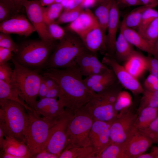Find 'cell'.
<instances>
[{
    "label": "cell",
    "instance_id": "cell-1",
    "mask_svg": "<svg viewBox=\"0 0 158 158\" xmlns=\"http://www.w3.org/2000/svg\"><path fill=\"white\" fill-rule=\"evenodd\" d=\"M43 76L57 83L60 89L58 100L65 109L73 114L95 95L86 85L79 66L75 63L63 68H48Z\"/></svg>",
    "mask_w": 158,
    "mask_h": 158
},
{
    "label": "cell",
    "instance_id": "cell-2",
    "mask_svg": "<svg viewBox=\"0 0 158 158\" xmlns=\"http://www.w3.org/2000/svg\"><path fill=\"white\" fill-rule=\"evenodd\" d=\"M11 59L14 68L10 84L16 90L20 98L33 109L38 96L42 75L37 71L20 64L13 58Z\"/></svg>",
    "mask_w": 158,
    "mask_h": 158
},
{
    "label": "cell",
    "instance_id": "cell-3",
    "mask_svg": "<svg viewBox=\"0 0 158 158\" xmlns=\"http://www.w3.org/2000/svg\"><path fill=\"white\" fill-rule=\"evenodd\" d=\"M0 128L5 135L25 142L24 131L27 114L25 107L6 99H0Z\"/></svg>",
    "mask_w": 158,
    "mask_h": 158
},
{
    "label": "cell",
    "instance_id": "cell-4",
    "mask_svg": "<svg viewBox=\"0 0 158 158\" xmlns=\"http://www.w3.org/2000/svg\"><path fill=\"white\" fill-rule=\"evenodd\" d=\"M87 49L80 37L68 30L59 40L47 62L48 68H63L76 63V58Z\"/></svg>",
    "mask_w": 158,
    "mask_h": 158
},
{
    "label": "cell",
    "instance_id": "cell-5",
    "mask_svg": "<svg viewBox=\"0 0 158 158\" xmlns=\"http://www.w3.org/2000/svg\"><path fill=\"white\" fill-rule=\"evenodd\" d=\"M56 40L45 41L42 40L25 41L18 45L15 54L17 62L25 67H40L47 61L58 43Z\"/></svg>",
    "mask_w": 158,
    "mask_h": 158
},
{
    "label": "cell",
    "instance_id": "cell-6",
    "mask_svg": "<svg viewBox=\"0 0 158 158\" xmlns=\"http://www.w3.org/2000/svg\"><path fill=\"white\" fill-rule=\"evenodd\" d=\"M27 111L24 135L31 158L42 151L47 139L50 129L57 118L53 119L41 117L37 113Z\"/></svg>",
    "mask_w": 158,
    "mask_h": 158
},
{
    "label": "cell",
    "instance_id": "cell-7",
    "mask_svg": "<svg viewBox=\"0 0 158 158\" xmlns=\"http://www.w3.org/2000/svg\"><path fill=\"white\" fill-rule=\"evenodd\" d=\"M114 85L94 96L84 106L94 120L105 122L110 125L117 117L114 105L120 91Z\"/></svg>",
    "mask_w": 158,
    "mask_h": 158
},
{
    "label": "cell",
    "instance_id": "cell-8",
    "mask_svg": "<svg viewBox=\"0 0 158 158\" xmlns=\"http://www.w3.org/2000/svg\"><path fill=\"white\" fill-rule=\"evenodd\" d=\"M93 121L84 106L74 113L69 124L65 148L90 145L89 135Z\"/></svg>",
    "mask_w": 158,
    "mask_h": 158
},
{
    "label": "cell",
    "instance_id": "cell-9",
    "mask_svg": "<svg viewBox=\"0 0 158 158\" xmlns=\"http://www.w3.org/2000/svg\"><path fill=\"white\" fill-rule=\"evenodd\" d=\"M65 109L64 113L56 119L50 128L42 151L59 156L66 147L68 127L74 114Z\"/></svg>",
    "mask_w": 158,
    "mask_h": 158
},
{
    "label": "cell",
    "instance_id": "cell-10",
    "mask_svg": "<svg viewBox=\"0 0 158 158\" xmlns=\"http://www.w3.org/2000/svg\"><path fill=\"white\" fill-rule=\"evenodd\" d=\"M138 114L131 107L118 114L109 125L110 138L111 142L124 143L136 130L135 123Z\"/></svg>",
    "mask_w": 158,
    "mask_h": 158
},
{
    "label": "cell",
    "instance_id": "cell-11",
    "mask_svg": "<svg viewBox=\"0 0 158 158\" xmlns=\"http://www.w3.org/2000/svg\"><path fill=\"white\" fill-rule=\"evenodd\" d=\"M102 62L111 67L117 80L125 89L135 95L143 93L144 89L138 79L131 74L114 57L107 54L103 58Z\"/></svg>",
    "mask_w": 158,
    "mask_h": 158
},
{
    "label": "cell",
    "instance_id": "cell-12",
    "mask_svg": "<svg viewBox=\"0 0 158 158\" xmlns=\"http://www.w3.org/2000/svg\"><path fill=\"white\" fill-rule=\"evenodd\" d=\"M27 16L41 39L45 41L54 40L48 31L45 21L43 8L38 0H26L23 4Z\"/></svg>",
    "mask_w": 158,
    "mask_h": 158
},
{
    "label": "cell",
    "instance_id": "cell-13",
    "mask_svg": "<svg viewBox=\"0 0 158 158\" xmlns=\"http://www.w3.org/2000/svg\"><path fill=\"white\" fill-rule=\"evenodd\" d=\"M90 146L96 155L100 154L111 142L109 125L98 120H94L89 133Z\"/></svg>",
    "mask_w": 158,
    "mask_h": 158
},
{
    "label": "cell",
    "instance_id": "cell-14",
    "mask_svg": "<svg viewBox=\"0 0 158 158\" xmlns=\"http://www.w3.org/2000/svg\"><path fill=\"white\" fill-rule=\"evenodd\" d=\"M75 62L83 75L86 77L101 73L109 69L106 65L99 61L96 53L87 49L76 58Z\"/></svg>",
    "mask_w": 158,
    "mask_h": 158
},
{
    "label": "cell",
    "instance_id": "cell-15",
    "mask_svg": "<svg viewBox=\"0 0 158 158\" xmlns=\"http://www.w3.org/2000/svg\"><path fill=\"white\" fill-rule=\"evenodd\" d=\"M1 32L27 37L36 31L34 27L23 15L19 13L0 23Z\"/></svg>",
    "mask_w": 158,
    "mask_h": 158
},
{
    "label": "cell",
    "instance_id": "cell-16",
    "mask_svg": "<svg viewBox=\"0 0 158 158\" xmlns=\"http://www.w3.org/2000/svg\"><path fill=\"white\" fill-rule=\"evenodd\" d=\"M120 17L119 8L115 0H112L106 35V46L107 54L114 57L117 33L120 23Z\"/></svg>",
    "mask_w": 158,
    "mask_h": 158
},
{
    "label": "cell",
    "instance_id": "cell-17",
    "mask_svg": "<svg viewBox=\"0 0 158 158\" xmlns=\"http://www.w3.org/2000/svg\"><path fill=\"white\" fill-rule=\"evenodd\" d=\"M124 143L128 158H137L144 153L153 144L149 138L137 130L131 135Z\"/></svg>",
    "mask_w": 158,
    "mask_h": 158
},
{
    "label": "cell",
    "instance_id": "cell-18",
    "mask_svg": "<svg viewBox=\"0 0 158 158\" xmlns=\"http://www.w3.org/2000/svg\"><path fill=\"white\" fill-rule=\"evenodd\" d=\"M37 114L49 119H57L65 109L57 99L44 97L37 101L33 108Z\"/></svg>",
    "mask_w": 158,
    "mask_h": 158
},
{
    "label": "cell",
    "instance_id": "cell-19",
    "mask_svg": "<svg viewBox=\"0 0 158 158\" xmlns=\"http://www.w3.org/2000/svg\"><path fill=\"white\" fill-rule=\"evenodd\" d=\"M106 35L98 24L80 37L88 50L96 53L101 49L107 50Z\"/></svg>",
    "mask_w": 158,
    "mask_h": 158
},
{
    "label": "cell",
    "instance_id": "cell-20",
    "mask_svg": "<svg viewBox=\"0 0 158 158\" xmlns=\"http://www.w3.org/2000/svg\"><path fill=\"white\" fill-rule=\"evenodd\" d=\"M119 28L127 40L133 46L158 59L154 47L136 30L126 27L123 20Z\"/></svg>",
    "mask_w": 158,
    "mask_h": 158
},
{
    "label": "cell",
    "instance_id": "cell-21",
    "mask_svg": "<svg viewBox=\"0 0 158 158\" xmlns=\"http://www.w3.org/2000/svg\"><path fill=\"white\" fill-rule=\"evenodd\" d=\"M98 24L93 13L89 8H86L76 19L70 23L67 28L80 37Z\"/></svg>",
    "mask_w": 158,
    "mask_h": 158
},
{
    "label": "cell",
    "instance_id": "cell-22",
    "mask_svg": "<svg viewBox=\"0 0 158 158\" xmlns=\"http://www.w3.org/2000/svg\"><path fill=\"white\" fill-rule=\"evenodd\" d=\"M132 75L138 79L147 71V56L135 51L123 65Z\"/></svg>",
    "mask_w": 158,
    "mask_h": 158
},
{
    "label": "cell",
    "instance_id": "cell-23",
    "mask_svg": "<svg viewBox=\"0 0 158 158\" xmlns=\"http://www.w3.org/2000/svg\"><path fill=\"white\" fill-rule=\"evenodd\" d=\"M0 150L17 156L19 158H31L25 142L10 136L5 135V139Z\"/></svg>",
    "mask_w": 158,
    "mask_h": 158
},
{
    "label": "cell",
    "instance_id": "cell-24",
    "mask_svg": "<svg viewBox=\"0 0 158 158\" xmlns=\"http://www.w3.org/2000/svg\"><path fill=\"white\" fill-rule=\"evenodd\" d=\"M133 46L126 39L120 29L115 44L114 58L118 63L125 61L135 51Z\"/></svg>",
    "mask_w": 158,
    "mask_h": 158
},
{
    "label": "cell",
    "instance_id": "cell-25",
    "mask_svg": "<svg viewBox=\"0 0 158 158\" xmlns=\"http://www.w3.org/2000/svg\"><path fill=\"white\" fill-rule=\"evenodd\" d=\"M138 112L135 127L138 130L147 127L158 116V108L145 107Z\"/></svg>",
    "mask_w": 158,
    "mask_h": 158
},
{
    "label": "cell",
    "instance_id": "cell-26",
    "mask_svg": "<svg viewBox=\"0 0 158 158\" xmlns=\"http://www.w3.org/2000/svg\"><path fill=\"white\" fill-rule=\"evenodd\" d=\"M96 155L91 147H65L58 158H96Z\"/></svg>",
    "mask_w": 158,
    "mask_h": 158
},
{
    "label": "cell",
    "instance_id": "cell-27",
    "mask_svg": "<svg viewBox=\"0 0 158 158\" xmlns=\"http://www.w3.org/2000/svg\"><path fill=\"white\" fill-rule=\"evenodd\" d=\"M0 99H6L19 103L23 105L26 110L36 113L28 106L20 98L16 90L10 84L0 80Z\"/></svg>",
    "mask_w": 158,
    "mask_h": 158
},
{
    "label": "cell",
    "instance_id": "cell-28",
    "mask_svg": "<svg viewBox=\"0 0 158 158\" xmlns=\"http://www.w3.org/2000/svg\"><path fill=\"white\" fill-rule=\"evenodd\" d=\"M112 1L108 0L98 4L93 13L99 25L105 34L107 30Z\"/></svg>",
    "mask_w": 158,
    "mask_h": 158
},
{
    "label": "cell",
    "instance_id": "cell-29",
    "mask_svg": "<svg viewBox=\"0 0 158 158\" xmlns=\"http://www.w3.org/2000/svg\"><path fill=\"white\" fill-rule=\"evenodd\" d=\"M96 158H128L125 143L111 142Z\"/></svg>",
    "mask_w": 158,
    "mask_h": 158
},
{
    "label": "cell",
    "instance_id": "cell-30",
    "mask_svg": "<svg viewBox=\"0 0 158 158\" xmlns=\"http://www.w3.org/2000/svg\"><path fill=\"white\" fill-rule=\"evenodd\" d=\"M149 8H154L151 6L142 5L132 10L123 19L125 25L128 28L137 30L144 12Z\"/></svg>",
    "mask_w": 158,
    "mask_h": 158
},
{
    "label": "cell",
    "instance_id": "cell-31",
    "mask_svg": "<svg viewBox=\"0 0 158 158\" xmlns=\"http://www.w3.org/2000/svg\"><path fill=\"white\" fill-rule=\"evenodd\" d=\"M19 11L12 0H0V22L18 14Z\"/></svg>",
    "mask_w": 158,
    "mask_h": 158
},
{
    "label": "cell",
    "instance_id": "cell-32",
    "mask_svg": "<svg viewBox=\"0 0 158 158\" xmlns=\"http://www.w3.org/2000/svg\"><path fill=\"white\" fill-rule=\"evenodd\" d=\"M132 104L130 94L126 91H120L118 93L114 105V109L117 115L129 108Z\"/></svg>",
    "mask_w": 158,
    "mask_h": 158
},
{
    "label": "cell",
    "instance_id": "cell-33",
    "mask_svg": "<svg viewBox=\"0 0 158 158\" xmlns=\"http://www.w3.org/2000/svg\"><path fill=\"white\" fill-rule=\"evenodd\" d=\"M63 9L64 7L61 3H54L46 7H43V14L46 24L56 21Z\"/></svg>",
    "mask_w": 158,
    "mask_h": 158
},
{
    "label": "cell",
    "instance_id": "cell-34",
    "mask_svg": "<svg viewBox=\"0 0 158 158\" xmlns=\"http://www.w3.org/2000/svg\"><path fill=\"white\" fill-rule=\"evenodd\" d=\"M138 110L145 107L158 108V91L144 90Z\"/></svg>",
    "mask_w": 158,
    "mask_h": 158
},
{
    "label": "cell",
    "instance_id": "cell-35",
    "mask_svg": "<svg viewBox=\"0 0 158 158\" xmlns=\"http://www.w3.org/2000/svg\"><path fill=\"white\" fill-rule=\"evenodd\" d=\"M84 9L82 6L80 5L71 9H64L63 11L56 22L59 24L71 23L76 19Z\"/></svg>",
    "mask_w": 158,
    "mask_h": 158
},
{
    "label": "cell",
    "instance_id": "cell-36",
    "mask_svg": "<svg viewBox=\"0 0 158 158\" xmlns=\"http://www.w3.org/2000/svg\"><path fill=\"white\" fill-rule=\"evenodd\" d=\"M157 17L158 11L154 8H147L144 12L140 24L136 30L142 35L148 26Z\"/></svg>",
    "mask_w": 158,
    "mask_h": 158
},
{
    "label": "cell",
    "instance_id": "cell-37",
    "mask_svg": "<svg viewBox=\"0 0 158 158\" xmlns=\"http://www.w3.org/2000/svg\"><path fill=\"white\" fill-rule=\"evenodd\" d=\"M142 35L154 47L158 39V17L148 26Z\"/></svg>",
    "mask_w": 158,
    "mask_h": 158
},
{
    "label": "cell",
    "instance_id": "cell-38",
    "mask_svg": "<svg viewBox=\"0 0 158 158\" xmlns=\"http://www.w3.org/2000/svg\"><path fill=\"white\" fill-rule=\"evenodd\" d=\"M114 73L112 70L109 68L103 73L86 76L84 81L86 85L90 89L94 85L102 82Z\"/></svg>",
    "mask_w": 158,
    "mask_h": 158
},
{
    "label": "cell",
    "instance_id": "cell-39",
    "mask_svg": "<svg viewBox=\"0 0 158 158\" xmlns=\"http://www.w3.org/2000/svg\"><path fill=\"white\" fill-rule=\"evenodd\" d=\"M152 141L158 144V116L146 128L139 130Z\"/></svg>",
    "mask_w": 158,
    "mask_h": 158
},
{
    "label": "cell",
    "instance_id": "cell-40",
    "mask_svg": "<svg viewBox=\"0 0 158 158\" xmlns=\"http://www.w3.org/2000/svg\"><path fill=\"white\" fill-rule=\"evenodd\" d=\"M48 31L52 38L55 40H60L65 36L66 31L56 21L46 24Z\"/></svg>",
    "mask_w": 158,
    "mask_h": 158
},
{
    "label": "cell",
    "instance_id": "cell-41",
    "mask_svg": "<svg viewBox=\"0 0 158 158\" xmlns=\"http://www.w3.org/2000/svg\"><path fill=\"white\" fill-rule=\"evenodd\" d=\"M0 47L8 49L15 54L18 49V45L14 42L10 34L2 32L0 33Z\"/></svg>",
    "mask_w": 158,
    "mask_h": 158
},
{
    "label": "cell",
    "instance_id": "cell-42",
    "mask_svg": "<svg viewBox=\"0 0 158 158\" xmlns=\"http://www.w3.org/2000/svg\"><path fill=\"white\" fill-rule=\"evenodd\" d=\"M13 73V70L7 63L0 64V80L10 84Z\"/></svg>",
    "mask_w": 158,
    "mask_h": 158
},
{
    "label": "cell",
    "instance_id": "cell-43",
    "mask_svg": "<svg viewBox=\"0 0 158 158\" xmlns=\"http://www.w3.org/2000/svg\"><path fill=\"white\" fill-rule=\"evenodd\" d=\"M143 85L144 90L158 91V77L150 74L145 80Z\"/></svg>",
    "mask_w": 158,
    "mask_h": 158
},
{
    "label": "cell",
    "instance_id": "cell-44",
    "mask_svg": "<svg viewBox=\"0 0 158 158\" xmlns=\"http://www.w3.org/2000/svg\"><path fill=\"white\" fill-rule=\"evenodd\" d=\"M147 71L150 74L158 77V59L154 57L147 56Z\"/></svg>",
    "mask_w": 158,
    "mask_h": 158
},
{
    "label": "cell",
    "instance_id": "cell-45",
    "mask_svg": "<svg viewBox=\"0 0 158 158\" xmlns=\"http://www.w3.org/2000/svg\"><path fill=\"white\" fill-rule=\"evenodd\" d=\"M13 52L10 50L0 47V64L7 63L12 58Z\"/></svg>",
    "mask_w": 158,
    "mask_h": 158
},
{
    "label": "cell",
    "instance_id": "cell-46",
    "mask_svg": "<svg viewBox=\"0 0 158 158\" xmlns=\"http://www.w3.org/2000/svg\"><path fill=\"white\" fill-rule=\"evenodd\" d=\"M119 8L143 5L139 0H115Z\"/></svg>",
    "mask_w": 158,
    "mask_h": 158
},
{
    "label": "cell",
    "instance_id": "cell-47",
    "mask_svg": "<svg viewBox=\"0 0 158 158\" xmlns=\"http://www.w3.org/2000/svg\"><path fill=\"white\" fill-rule=\"evenodd\" d=\"M60 93V89L57 84L49 89L45 97L57 99L59 98Z\"/></svg>",
    "mask_w": 158,
    "mask_h": 158
},
{
    "label": "cell",
    "instance_id": "cell-48",
    "mask_svg": "<svg viewBox=\"0 0 158 158\" xmlns=\"http://www.w3.org/2000/svg\"><path fill=\"white\" fill-rule=\"evenodd\" d=\"M49 89L44 80L42 75L41 81L38 91V97L40 99L45 97Z\"/></svg>",
    "mask_w": 158,
    "mask_h": 158
},
{
    "label": "cell",
    "instance_id": "cell-49",
    "mask_svg": "<svg viewBox=\"0 0 158 158\" xmlns=\"http://www.w3.org/2000/svg\"><path fill=\"white\" fill-rule=\"evenodd\" d=\"M59 156L45 151H42L34 155L32 158H58Z\"/></svg>",
    "mask_w": 158,
    "mask_h": 158
},
{
    "label": "cell",
    "instance_id": "cell-50",
    "mask_svg": "<svg viewBox=\"0 0 158 158\" xmlns=\"http://www.w3.org/2000/svg\"><path fill=\"white\" fill-rule=\"evenodd\" d=\"M84 0H69L68 8L66 9H71L76 8L82 4Z\"/></svg>",
    "mask_w": 158,
    "mask_h": 158
},
{
    "label": "cell",
    "instance_id": "cell-51",
    "mask_svg": "<svg viewBox=\"0 0 158 158\" xmlns=\"http://www.w3.org/2000/svg\"><path fill=\"white\" fill-rule=\"evenodd\" d=\"M42 76L44 80L49 89L53 87L57 84L56 81L53 79L43 75Z\"/></svg>",
    "mask_w": 158,
    "mask_h": 158
},
{
    "label": "cell",
    "instance_id": "cell-52",
    "mask_svg": "<svg viewBox=\"0 0 158 158\" xmlns=\"http://www.w3.org/2000/svg\"><path fill=\"white\" fill-rule=\"evenodd\" d=\"M143 5L150 6L154 8L158 5V0H139Z\"/></svg>",
    "mask_w": 158,
    "mask_h": 158
},
{
    "label": "cell",
    "instance_id": "cell-53",
    "mask_svg": "<svg viewBox=\"0 0 158 158\" xmlns=\"http://www.w3.org/2000/svg\"><path fill=\"white\" fill-rule=\"evenodd\" d=\"M96 4L95 0H84L81 5L84 8H89Z\"/></svg>",
    "mask_w": 158,
    "mask_h": 158
},
{
    "label": "cell",
    "instance_id": "cell-54",
    "mask_svg": "<svg viewBox=\"0 0 158 158\" xmlns=\"http://www.w3.org/2000/svg\"><path fill=\"white\" fill-rule=\"evenodd\" d=\"M0 158H19L16 156L5 152L2 150H0Z\"/></svg>",
    "mask_w": 158,
    "mask_h": 158
},
{
    "label": "cell",
    "instance_id": "cell-55",
    "mask_svg": "<svg viewBox=\"0 0 158 158\" xmlns=\"http://www.w3.org/2000/svg\"><path fill=\"white\" fill-rule=\"evenodd\" d=\"M16 4L18 9L20 11L23 7L24 2L28 0H12Z\"/></svg>",
    "mask_w": 158,
    "mask_h": 158
},
{
    "label": "cell",
    "instance_id": "cell-56",
    "mask_svg": "<svg viewBox=\"0 0 158 158\" xmlns=\"http://www.w3.org/2000/svg\"><path fill=\"white\" fill-rule=\"evenodd\" d=\"M41 5L44 7L55 3V0H38Z\"/></svg>",
    "mask_w": 158,
    "mask_h": 158
},
{
    "label": "cell",
    "instance_id": "cell-57",
    "mask_svg": "<svg viewBox=\"0 0 158 158\" xmlns=\"http://www.w3.org/2000/svg\"><path fill=\"white\" fill-rule=\"evenodd\" d=\"M154 158H158V147H154L152 149L150 152Z\"/></svg>",
    "mask_w": 158,
    "mask_h": 158
},
{
    "label": "cell",
    "instance_id": "cell-58",
    "mask_svg": "<svg viewBox=\"0 0 158 158\" xmlns=\"http://www.w3.org/2000/svg\"><path fill=\"white\" fill-rule=\"evenodd\" d=\"M5 139L4 133L1 128H0V149H1L3 143Z\"/></svg>",
    "mask_w": 158,
    "mask_h": 158
},
{
    "label": "cell",
    "instance_id": "cell-59",
    "mask_svg": "<svg viewBox=\"0 0 158 158\" xmlns=\"http://www.w3.org/2000/svg\"><path fill=\"white\" fill-rule=\"evenodd\" d=\"M137 158H154L152 154L150 152L147 153H143L138 156Z\"/></svg>",
    "mask_w": 158,
    "mask_h": 158
},
{
    "label": "cell",
    "instance_id": "cell-60",
    "mask_svg": "<svg viewBox=\"0 0 158 158\" xmlns=\"http://www.w3.org/2000/svg\"><path fill=\"white\" fill-rule=\"evenodd\" d=\"M154 49L155 52L158 56V39L154 44Z\"/></svg>",
    "mask_w": 158,
    "mask_h": 158
},
{
    "label": "cell",
    "instance_id": "cell-61",
    "mask_svg": "<svg viewBox=\"0 0 158 158\" xmlns=\"http://www.w3.org/2000/svg\"><path fill=\"white\" fill-rule=\"evenodd\" d=\"M97 4H100L108 0H95Z\"/></svg>",
    "mask_w": 158,
    "mask_h": 158
}]
</instances>
